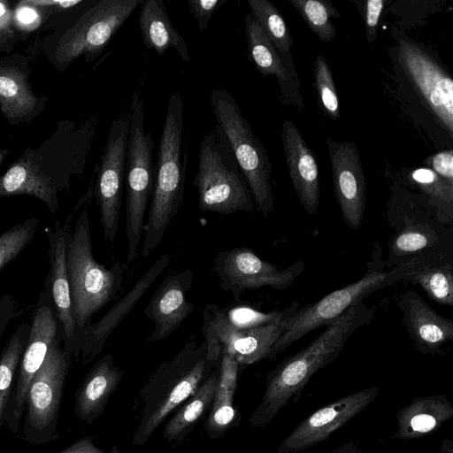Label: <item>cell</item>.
<instances>
[{
  "label": "cell",
  "mask_w": 453,
  "mask_h": 453,
  "mask_svg": "<svg viewBox=\"0 0 453 453\" xmlns=\"http://www.w3.org/2000/svg\"><path fill=\"white\" fill-rule=\"evenodd\" d=\"M183 121L184 100L180 92L173 91L168 99L158 144L154 187L143 226L142 258L148 257L161 243L183 202L188 164Z\"/></svg>",
  "instance_id": "1"
},
{
  "label": "cell",
  "mask_w": 453,
  "mask_h": 453,
  "mask_svg": "<svg viewBox=\"0 0 453 453\" xmlns=\"http://www.w3.org/2000/svg\"><path fill=\"white\" fill-rule=\"evenodd\" d=\"M218 363L209 360L205 341L187 342L174 357L163 362L139 392L140 418L132 445L147 442L169 414L196 391Z\"/></svg>",
  "instance_id": "2"
},
{
  "label": "cell",
  "mask_w": 453,
  "mask_h": 453,
  "mask_svg": "<svg viewBox=\"0 0 453 453\" xmlns=\"http://www.w3.org/2000/svg\"><path fill=\"white\" fill-rule=\"evenodd\" d=\"M66 267L76 325L75 339L91 325L93 316L118 296L125 275L119 262L107 268L95 259L87 210L79 214L71 233Z\"/></svg>",
  "instance_id": "3"
},
{
  "label": "cell",
  "mask_w": 453,
  "mask_h": 453,
  "mask_svg": "<svg viewBox=\"0 0 453 453\" xmlns=\"http://www.w3.org/2000/svg\"><path fill=\"white\" fill-rule=\"evenodd\" d=\"M418 257L388 269L386 261L382 259L380 244L374 243L371 259L366 265V271L363 277L344 288L334 290L316 302L298 308L288 319L268 359H274L280 352L284 351L308 333L329 326L365 297L400 280H405L406 276L415 265Z\"/></svg>",
  "instance_id": "4"
},
{
  "label": "cell",
  "mask_w": 453,
  "mask_h": 453,
  "mask_svg": "<svg viewBox=\"0 0 453 453\" xmlns=\"http://www.w3.org/2000/svg\"><path fill=\"white\" fill-rule=\"evenodd\" d=\"M194 185L201 211L229 215L254 209L251 192L234 154L216 127L201 142Z\"/></svg>",
  "instance_id": "5"
},
{
  "label": "cell",
  "mask_w": 453,
  "mask_h": 453,
  "mask_svg": "<svg viewBox=\"0 0 453 453\" xmlns=\"http://www.w3.org/2000/svg\"><path fill=\"white\" fill-rule=\"evenodd\" d=\"M215 127L227 140L247 180L254 203L263 217L273 210L272 166L265 149L243 116L232 93L215 88L210 95Z\"/></svg>",
  "instance_id": "6"
},
{
  "label": "cell",
  "mask_w": 453,
  "mask_h": 453,
  "mask_svg": "<svg viewBox=\"0 0 453 453\" xmlns=\"http://www.w3.org/2000/svg\"><path fill=\"white\" fill-rule=\"evenodd\" d=\"M155 142L145 127L144 108L139 91L132 96L126 158L127 262L138 256L142 238L145 212L155 181Z\"/></svg>",
  "instance_id": "7"
},
{
  "label": "cell",
  "mask_w": 453,
  "mask_h": 453,
  "mask_svg": "<svg viewBox=\"0 0 453 453\" xmlns=\"http://www.w3.org/2000/svg\"><path fill=\"white\" fill-rule=\"evenodd\" d=\"M395 230L388 242L387 268L403 265L423 253L453 250L452 218L434 203L394 201L388 210Z\"/></svg>",
  "instance_id": "8"
},
{
  "label": "cell",
  "mask_w": 453,
  "mask_h": 453,
  "mask_svg": "<svg viewBox=\"0 0 453 453\" xmlns=\"http://www.w3.org/2000/svg\"><path fill=\"white\" fill-rule=\"evenodd\" d=\"M70 365L71 357L57 338L26 394L21 433L27 442L39 446L59 438L60 405Z\"/></svg>",
  "instance_id": "9"
},
{
  "label": "cell",
  "mask_w": 453,
  "mask_h": 453,
  "mask_svg": "<svg viewBox=\"0 0 453 453\" xmlns=\"http://www.w3.org/2000/svg\"><path fill=\"white\" fill-rule=\"evenodd\" d=\"M143 0H102L84 12L58 41L54 58L68 65L85 55L96 58Z\"/></svg>",
  "instance_id": "10"
},
{
  "label": "cell",
  "mask_w": 453,
  "mask_h": 453,
  "mask_svg": "<svg viewBox=\"0 0 453 453\" xmlns=\"http://www.w3.org/2000/svg\"><path fill=\"white\" fill-rule=\"evenodd\" d=\"M290 317L256 328L237 329L226 322L220 307L207 303L203 312L202 331L209 360L218 362L221 351L233 356L239 365H252L269 358Z\"/></svg>",
  "instance_id": "11"
},
{
  "label": "cell",
  "mask_w": 453,
  "mask_h": 453,
  "mask_svg": "<svg viewBox=\"0 0 453 453\" xmlns=\"http://www.w3.org/2000/svg\"><path fill=\"white\" fill-rule=\"evenodd\" d=\"M304 263L296 261L284 270L259 257L252 250L236 247L219 252L213 260L214 272L220 288L240 301L246 290L289 288L304 271Z\"/></svg>",
  "instance_id": "12"
},
{
  "label": "cell",
  "mask_w": 453,
  "mask_h": 453,
  "mask_svg": "<svg viewBox=\"0 0 453 453\" xmlns=\"http://www.w3.org/2000/svg\"><path fill=\"white\" fill-rule=\"evenodd\" d=\"M129 125L130 111L112 121L97 172L96 198L100 223L104 239L111 243L119 230Z\"/></svg>",
  "instance_id": "13"
},
{
  "label": "cell",
  "mask_w": 453,
  "mask_h": 453,
  "mask_svg": "<svg viewBox=\"0 0 453 453\" xmlns=\"http://www.w3.org/2000/svg\"><path fill=\"white\" fill-rule=\"evenodd\" d=\"M49 296L47 291H43L40 295L19 365L18 379L4 415V423L15 434L20 430L28 386L42 366L52 342L58 338V324L49 301Z\"/></svg>",
  "instance_id": "14"
},
{
  "label": "cell",
  "mask_w": 453,
  "mask_h": 453,
  "mask_svg": "<svg viewBox=\"0 0 453 453\" xmlns=\"http://www.w3.org/2000/svg\"><path fill=\"white\" fill-rule=\"evenodd\" d=\"M399 61L411 85L440 124L453 134V81L425 50L411 41L399 43Z\"/></svg>",
  "instance_id": "15"
},
{
  "label": "cell",
  "mask_w": 453,
  "mask_h": 453,
  "mask_svg": "<svg viewBox=\"0 0 453 453\" xmlns=\"http://www.w3.org/2000/svg\"><path fill=\"white\" fill-rule=\"evenodd\" d=\"M379 392L377 386L367 388L317 409L282 440L276 453L301 452L327 440L369 406Z\"/></svg>",
  "instance_id": "16"
},
{
  "label": "cell",
  "mask_w": 453,
  "mask_h": 453,
  "mask_svg": "<svg viewBox=\"0 0 453 453\" xmlns=\"http://www.w3.org/2000/svg\"><path fill=\"white\" fill-rule=\"evenodd\" d=\"M335 197L347 226L357 230L365 208L366 181L355 143L326 138Z\"/></svg>",
  "instance_id": "17"
},
{
  "label": "cell",
  "mask_w": 453,
  "mask_h": 453,
  "mask_svg": "<svg viewBox=\"0 0 453 453\" xmlns=\"http://www.w3.org/2000/svg\"><path fill=\"white\" fill-rule=\"evenodd\" d=\"M170 260L168 254L158 257L123 297L118 300L96 324H91L79 334L65 349L70 357L80 356L85 363L96 357L103 350L108 337L165 270Z\"/></svg>",
  "instance_id": "18"
},
{
  "label": "cell",
  "mask_w": 453,
  "mask_h": 453,
  "mask_svg": "<svg viewBox=\"0 0 453 453\" xmlns=\"http://www.w3.org/2000/svg\"><path fill=\"white\" fill-rule=\"evenodd\" d=\"M193 272L186 269L165 278L157 286L143 310L146 318L154 322L150 341L168 337L191 314L195 306L187 293L193 284Z\"/></svg>",
  "instance_id": "19"
},
{
  "label": "cell",
  "mask_w": 453,
  "mask_h": 453,
  "mask_svg": "<svg viewBox=\"0 0 453 453\" xmlns=\"http://www.w3.org/2000/svg\"><path fill=\"white\" fill-rule=\"evenodd\" d=\"M280 138L299 203L309 215H314L320 199L319 174L314 154L291 120L283 123Z\"/></svg>",
  "instance_id": "20"
},
{
  "label": "cell",
  "mask_w": 453,
  "mask_h": 453,
  "mask_svg": "<svg viewBox=\"0 0 453 453\" xmlns=\"http://www.w3.org/2000/svg\"><path fill=\"white\" fill-rule=\"evenodd\" d=\"M397 306L410 338L422 354H438L453 339V320L437 313L418 293L403 292Z\"/></svg>",
  "instance_id": "21"
},
{
  "label": "cell",
  "mask_w": 453,
  "mask_h": 453,
  "mask_svg": "<svg viewBox=\"0 0 453 453\" xmlns=\"http://www.w3.org/2000/svg\"><path fill=\"white\" fill-rule=\"evenodd\" d=\"M70 219L64 226L56 221L53 229H47L49 240V273L50 296L52 297L58 317L62 324L67 348L73 341L76 325L73 314V303L66 267V250L71 235Z\"/></svg>",
  "instance_id": "22"
},
{
  "label": "cell",
  "mask_w": 453,
  "mask_h": 453,
  "mask_svg": "<svg viewBox=\"0 0 453 453\" xmlns=\"http://www.w3.org/2000/svg\"><path fill=\"white\" fill-rule=\"evenodd\" d=\"M126 371L120 369L111 354L96 361L74 394V414L90 425L104 412L117 390Z\"/></svg>",
  "instance_id": "23"
},
{
  "label": "cell",
  "mask_w": 453,
  "mask_h": 453,
  "mask_svg": "<svg viewBox=\"0 0 453 453\" xmlns=\"http://www.w3.org/2000/svg\"><path fill=\"white\" fill-rule=\"evenodd\" d=\"M452 418L453 403L447 395L417 396L396 413L397 428L390 439H420L436 432Z\"/></svg>",
  "instance_id": "24"
},
{
  "label": "cell",
  "mask_w": 453,
  "mask_h": 453,
  "mask_svg": "<svg viewBox=\"0 0 453 453\" xmlns=\"http://www.w3.org/2000/svg\"><path fill=\"white\" fill-rule=\"evenodd\" d=\"M239 363L230 354L221 351L219 379L204 428L210 439L221 437L227 430L239 426L241 416L234 405L237 389Z\"/></svg>",
  "instance_id": "25"
},
{
  "label": "cell",
  "mask_w": 453,
  "mask_h": 453,
  "mask_svg": "<svg viewBox=\"0 0 453 453\" xmlns=\"http://www.w3.org/2000/svg\"><path fill=\"white\" fill-rule=\"evenodd\" d=\"M405 280L418 285L430 300L453 306V250L423 253L417 258Z\"/></svg>",
  "instance_id": "26"
},
{
  "label": "cell",
  "mask_w": 453,
  "mask_h": 453,
  "mask_svg": "<svg viewBox=\"0 0 453 453\" xmlns=\"http://www.w3.org/2000/svg\"><path fill=\"white\" fill-rule=\"evenodd\" d=\"M33 196L42 201L52 213L59 209L57 189L31 155L19 157L0 177V196Z\"/></svg>",
  "instance_id": "27"
},
{
  "label": "cell",
  "mask_w": 453,
  "mask_h": 453,
  "mask_svg": "<svg viewBox=\"0 0 453 453\" xmlns=\"http://www.w3.org/2000/svg\"><path fill=\"white\" fill-rule=\"evenodd\" d=\"M138 23L144 45L149 50L163 56L173 48L183 61L190 59L187 42L172 23L162 0L143 1Z\"/></svg>",
  "instance_id": "28"
},
{
  "label": "cell",
  "mask_w": 453,
  "mask_h": 453,
  "mask_svg": "<svg viewBox=\"0 0 453 453\" xmlns=\"http://www.w3.org/2000/svg\"><path fill=\"white\" fill-rule=\"evenodd\" d=\"M219 379V366L211 371L196 391L186 400L166 422L163 437L168 442H180L211 407Z\"/></svg>",
  "instance_id": "29"
},
{
  "label": "cell",
  "mask_w": 453,
  "mask_h": 453,
  "mask_svg": "<svg viewBox=\"0 0 453 453\" xmlns=\"http://www.w3.org/2000/svg\"><path fill=\"white\" fill-rule=\"evenodd\" d=\"M245 36L250 61L263 77L274 75L280 86L281 93L287 96V86L290 73L274 45L257 21L248 14L244 18Z\"/></svg>",
  "instance_id": "30"
},
{
  "label": "cell",
  "mask_w": 453,
  "mask_h": 453,
  "mask_svg": "<svg viewBox=\"0 0 453 453\" xmlns=\"http://www.w3.org/2000/svg\"><path fill=\"white\" fill-rule=\"evenodd\" d=\"M36 104L25 74L13 66H0V107L4 116L9 120L23 118L33 112Z\"/></svg>",
  "instance_id": "31"
},
{
  "label": "cell",
  "mask_w": 453,
  "mask_h": 453,
  "mask_svg": "<svg viewBox=\"0 0 453 453\" xmlns=\"http://www.w3.org/2000/svg\"><path fill=\"white\" fill-rule=\"evenodd\" d=\"M248 4L250 15L276 48L290 75L296 76L291 58L292 35L280 11L267 0H248Z\"/></svg>",
  "instance_id": "32"
},
{
  "label": "cell",
  "mask_w": 453,
  "mask_h": 453,
  "mask_svg": "<svg viewBox=\"0 0 453 453\" xmlns=\"http://www.w3.org/2000/svg\"><path fill=\"white\" fill-rule=\"evenodd\" d=\"M30 326L20 324L11 335L0 354V431L14 387V377L24 351Z\"/></svg>",
  "instance_id": "33"
},
{
  "label": "cell",
  "mask_w": 453,
  "mask_h": 453,
  "mask_svg": "<svg viewBox=\"0 0 453 453\" xmlns=\"http://www.w3.org/2000/svg\"><path fill=\"white\" fill-rule=\"evenodd\" d=\"M297 11L309 28L324 42L335 36L336 31L331 18H340V13L327 1L322 0H288Z\"/></svg>",
  "instance_id": "34"
},
{
  "label": "cell",
  "mask_w": 453,
  "mask_h": 453,
  "mask_svg": "<svg viewBox=\"0 0 453 453\" xmlns=\"http://www.w3.org/2000/svg\"><path fill=\"white\" fill-rule=\"evenodd\" d=\"M299 308L298 302H293L288 307L280 311L269 312L261 311L246 304L220 308L226 322L237 329H251L275 323L282 319L290 317Z\"/></svg>",
  "instance_id": "35"
},
{
  "label": "cell",
  "mask_w": 453,
  "mask_h": 453,
  "mask_svg": "<svg viewBox=\"0 0 453 453\" xmlns=\"http://www.w3.org/2000/svg\"><path fill=\"white\" fill-rule=\"evenodd\" d=\"M39 220L33 217L0 234V271L14 260L30 243Z\"/></svg>",
  "instance_id": "36"
},
{
  "label": "cell",
  "mask_w": 453,
  "mask_h": 453,
  "mask_svg": "<svg viewBox=\"0 0 453 453\" xmlns=\"http://www.w3.org/2000/svg\"><path fill=\"white\" fill-rule=\"evenodd\" d=\"M411 179L420 191L432 199V202L440 203L441 210L452 218L453 184L427 167L414 170Z\"/></svg>",
  "instance_id": "37"
},
{
  "label": "cell",
  "mask_w": 453,
  "mask_h": 453,
  "mask_svg": "<svg viewBox=\"0 0 453 453\" xmlns=\"http://www.w3.org/2000/svg\"><path fill=\"white\" fill-rule=\"evenodd\" d=\"M313 74L320 109L331 119H338L340 105L334 77L326 59L321 55L315 59Z\"/></svg>",
  "instance_id": "38"
},
{
  "label": "cell",
  "mask_w": 453,
  "mask_h": 453,
  "mask_svg": "<svg viewBox=\"0 0 453 453\" xmlns=\"http://www.w3.org/2000/svg\"><path fill=\"white\" fill-rule=\"evenodd\" d=\"M226 0H188L189 12L198 22L200 32L206 30L213 14Z\"/></svg>",
  "instance_id": "39"
},
{
  "label": "cell",
  "mask_w": 453,
  "mask_h": 453,
  "mask_svg": "<svg viewBox=\"0 0 453 453\" xmlns=\"http://www.w3.org/2000/svg\"><path fill=\"white\" fill-rule=\"evenodd\" d=\"M427 168L453 184V150L451 149L430 156L426 160Z\"/></svg>",
  "instance_id": "40"
},
{
  "label": "cell",
  "mask_w": 453,
  "mask_h": 453,
  "mask_svg": "<svg viewBox=\"0 0 453 453\" xmlns=\"http://www.w3.org/2000/svg\"><path fill=\"white\" fill-rule=\"evenodd\" d=\"M384 4L383 0H368L365 2V27L368 43H372L376 39Z\"/></svg>",
  "instance_id": "41"
},
{
  "label": "cell",
  "mask_w": 453,
  "mask_h": 453,
  "mask_svg": "<svg viewBox=\"0 0 453 453\" xmlns=\"http://www.w3.org/2000/svg\"><path fill=\"white\" fill-rule=\"evenodd\" d=\"M16 315V303L10 295L0 300V340L12 319Z\"/></svg>",
  "instance_id": "42"
},
{
  "label": "cell",
  "mask_w": 453,
  "mask_h": 453,
  "mask_svg": "<svg viewBox=\"0 0 453 453\" xmlns=\"http://www.w3.org/2000/svg\"><path fill=\"white\" fill-rule=\"evenodd\" d=\"M57 453H104V451L94 444L92 435H87Z\"/></svg>",
  "instance_id": "43"
},
{
  "label": "cell",
  "mask_w": 453,
  "mask_h": 453,
  "mask_svg": "<svg viewBox=\"0 0 453 453\" xmlns=\"http://www.w3.org/2000/svg\"><path fill=\"white\" fill-rule=\"evenodd\" d=\"M16 18L18 23L26 28H28L30 25L34 27L35 22L39 20L37 12L32 5L19 7L17 11Z\"/></svg>",
  "instance_id": "44"
},
{
  "label": "cell",
  "mask_w": 453,
  "mask_h": 453,
  "mask_svg": "<svg viewBox=\"0 0 453 453\" xmlns=\"http://www.w3.org/2000/svg\"><path fill=\"white\" fill-rule=\"evenodd\" d=\"M81 0H65V1H55V0H29L24 1L23 3L32 6H48L56 5L61 9H68L76 4H81Z\"/></svg>",
  "instance_id": "45"
},
{
  "label": "cell",
  "mask_w": 453,
  "mask_h": 453,
  "mask_svg": "<svg viewBox=\"0 0 453 453\" xmlns=\"http://www.w3.org/2000/svg\"><path fill=\"white\" fill-rule=\"evenodd\" d=\"M329 453H363V450L355 441H349L331 450Z\"/></svg>",
  "instance_id": "46"
},
{
  "label": "cell",
  "mask_w": 453,
  "mask_h": 453,
  "mask_svg": "<svg viewBox=\"0 0 453 453\" xmlns=\"http://www.w3.org/2000/svg\"><path fill=\"white\" fill-rule=\"evenodd\" d=\"M11 21V12L4 2L0 1V31L7 28Z\"/></svg>",
  "instance_id": "47"
},
{
  "label": "cell",
  "mask_w": 453,
  "mask_h": 453,
  "mask_svg": "<svg viewBox=\"0 0 453 453\" xmlns=\"http://www.w3.org/2000/svg\"><path fill=\"white\" fill-rule=\"evenodd\" d=\"M437 453H453V441L449 439H443L440 450Z\"/></svg>",
  "instance_id": "48"
},
{
  "label": "cell",
  "mask_w": 453,
  "mask_h": 453,
  "mask_svg": "<svg viewBox=\"0 0 453 453\" xmlns=\"http://www.w3.org/2000/svg\"><path fill=\"white\" fill-rule=\"evenodd\" d=\"M111 453H120L119 447H117L116 445H114V446L111 448Z\"/></svg>",
  "instance_id": "49"
},
{
  "label": "cell",
  "mask_w": 453,
  "mask_h": 453,
  "mask_svg": "<svg viewBox=\"0 0 453 453\" xmlns=\"http://www.w3.org/2000/svg\"><path fill=\"white\" fill-rule=\"evenodd\" d=\"M4 155L2 154V152L0 151V164H1V161H2V158H3Z\"/></svg>",
  "instance_id": "50"
}]
</instances>
